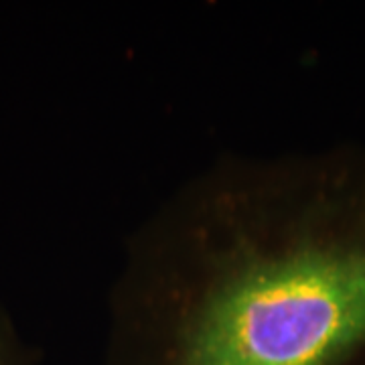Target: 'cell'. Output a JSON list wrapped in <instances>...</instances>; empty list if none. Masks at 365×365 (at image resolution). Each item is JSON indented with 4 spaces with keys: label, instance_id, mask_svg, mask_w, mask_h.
<instances>
[{
    "label": "cell",
    "instance_id": "6da1fadb",
    "mask_svg": "<svg viewBox=\"0 0 365 365\" xmlns=\"http://www.w3.org/2000/svg\"><path fill=\"white\" fill-rule=\"evenodd\" d=\"M110 365H345L365 349V160L222 155L128 237Z\"/></svg>",
    "mask_w": 365,
    "mask_h": 365
},
{
    "label": "cell",
    "instance_id": "7a4b0ae2",
    "mask_svg": "<svg viewBox=\"0 0 365 365\" xmlns=\"http://www.w3.org/2000/svg\"><path fill=\"white\" fill-rule=\"evenodd\" d=\"M0 365H33V353L16 333L11 317L0 309Z\"/></svg>",
    "mask_w": 365,
    "mask_h": 365
}]
</instances>
